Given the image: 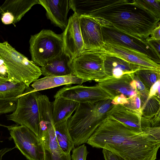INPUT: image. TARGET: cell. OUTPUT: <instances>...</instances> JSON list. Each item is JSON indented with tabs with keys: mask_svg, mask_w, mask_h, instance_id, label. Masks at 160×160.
Instances as JSON below:
<instances>
[{
	"mask_svg": "<svg viewBox=\"0 0 160 160\" xmlns=\"http://www.w3.org/2000/svg\"><path fill=\"white\" fill-rule=\"evenodd\" d=\"M75 10L79 16L93 17L101 25L143 39L149 37L160 20L134 0H78Z\"/></svg>",
	"mask_w": 160,
	"mask_h": 160,
	"instance_id": "cell-1",
	"label": "cell"
},
{
	"mask_svg": "<svg viewBox=\"0 0 160 160\" xmlns=\"http://www.w3.org/2000/svg\"><path fill=\"white\" fill-rule=\"evenodd\" d=\"M86 143L93 148L108 150L125 160H155L160 147V141L108 116Z\"/></svg>",
	"mask_w": 160,
	"mask_h": 160,
	"instance_id": "cell-2",
	"label": "cell"
},
{
	"mask_svg": "<svg viewBox=\"0 0 160 160\" xmlns=\"http://www.w3.org/2000/svg\"><path fill=\"white\" fill-rule=\"evenodd\" d=\"M112 101L108 99L79 104L74 114L67 121L68 130L75 146L87 142L113 106Z\"/></svg>",
	"mask_w": 160,
	"mask_h": 160,
	"instance_id": "cell-3",
	"label": "cell"
},
{
	"mask_svg": "<svg viewBox=\"0 0 160 160\" xmlns=\"http://www.w3.org/2000/svg\"><path fill=\"white\" fill-rule=\"evenodd\" d=\"M0 59L9 81L23 82L27 87L42 75L40 68L18 52L7 41L0 42Z\"/></svg>",
	"mask_w": 160,
	"mask_h": 160,
	"instance_id": "cell-4",
	"label": "cell"
},
{
	"mask_svg": "<svg viewBox=\"0 0 160 160\" xmlns=\"http://www.w3.org/2000/svg\"><path fill=\"white\" fill-rule=\"evenodd\" d=\"M29 42L32 61L38 66H44L64 51L62 34L50 30L43 29L31 35Z\"/></svg>",
	"mask_w": 160,
	"mask_h": 160,
	"instance_id": "cell-5",
	"label": "cell"
},
{
	"mask_svg": "<svg viewBox=\"0 0 160 160\" xmlns=\"http://www.w3.org/2000/svg\"><path fill=\"white\" fill-rule=\"evenodd\" d=\"M31 88L27 87L25 92L19 96L17 101L15 109L7 115L8 120L16 124L26 126L38 137L39 111L38 98V92H30Z\"/></svg>",
	"mask_w": 160,
	"mask_h": 160,
	"instance_id": "cell-6",
	"label": "cell"
},
{
	"mask_svg": "<svg viewBox=\"0 0 160 160\" xmlns=\"http://www.w3.org/2000/svg\"><path fill=\"white\" fill-rule=\"evenodd\" d=\"M104 60L102 52L85 51L72 61V73L85 82H98L108 78L104 71Z\"/></svg>",
	"mask_w": 160,
	"mask_h": 160,
	"instance_id": "cell-7",
	"label": "cell"
},
{
	"mask_svg": "<svg viewBox=\"0 0 160 160\" xmlns=\"http://www.w3.org/2000/svg\"><path fill=\"white\" fill-rule=\"evenodd\" d=\"M11 138L18 148L28 160H44V152L39 138L26 126H8Z\"/></svg>",
	"mask_w": 160,
	"mask_h": 160,
	"instance_id": "cell-8",
	"label": "cell"
},
{
	"mask_svg": "<svg viewBox=\"0 0 160 160\" xmlns=\"http://www.w3.org/2000/svg\"><path fill=\"white\" fill-rule=\"evenodd\" d=\"M104 43L118 44L142 53L160 64V58L146 39L128 34L111 26L101 25Z\"/></svg>",
	"mask_w": 160,
	"mask_h": 160,
	"instance_id": "cell-9",
	"label": "cell"
},
{
	"mask_svg": "<svg viewBox=\"0 0 160 160\" xmlns=\"http://www.w3.org/2000/svg\"><path fill=\"white\" fill-rule=\"evenodd\" d=\"M54 97H62L79 103H93L113 98L98 84L93 86L81 84L73 86H66L59 89Z\"/></svg>",
	"mask_w": 160,
	"mask_h": 160,
	"instance_id": "cell-10",
	"label": "cell"
},
{
	"mask_svg": "<svg viewBox=\"0 0 160 160\" xmlns=\"http://www.w3.org/2000/svg\"><path fill=\"white\" fill-rule=\"evenodd\" d=\"M107 115L132 129L146 133L152 136L153 128L150 119L142 116V113L121 104L114 105Z\"/></svg>",
	"mask_w": 160,
	"mask_h": 160,
	"instance_id": "cell-11",
	"label": "cell"
},
{
	"mask_svg": "<svg viewBox=\"0 0 160 160\" xmlns=\"http://www.w3.org/2000/svg\"><path fill=\"white\" fill-rule=\"evenodd\" d=\"M120 58L131 63L145 68L160 70V65L145 54L119 44L104 43L99 51Z\"/></svg>",
	"mask_w": 160,
	"mask_h": 160,
	"instance_id": "cell-12",
	"label": "cell"
},
{
	"mask_svg": "<svg viewBox=\"0 0 160 160\" xmlns=\"http://www.w3.org/2000/svg\"><path fill=\"white\" fill-rule=\"evenodd\" d=\"M79 22L85 51L101 50L104 42L100 22L95 18L86 16H80Z\"/></svg>",
	"mask_w": 160,
	"mask_h": 160,
	"instance_id": "cell-13",
	"label": "cell"
},
{
	"mask_svg": "<svg viewBox=\"0 0 160 160\" xmlns=\"http://www.w3.org/2000/svg\"><path fill=\"white\" fill-rule=\"evenodd\" d=\"M80 17L74 13L69 18L67 26L62 33L64 51L72 61L85 51L80 31Z\"/></svg>",
	"mask_w": 160,
	"mask_h": 160,
	"instance_id": "cell-14",
	"label": "cell"
},
{
	"mask_svg": "<svg viewBox=\"0 0 160 160\" xmlns=\"http://www.w3.org/2000/svg\"><path fill=\"white\" fill-rule=\"evenodd\" d=\"M134 75V73L118 78H107L98 82V84L113 98L120 94L129 98L138 94Z\"/></svg>",
	"mask_w": 160,
	"mask_h": 160,
	"instance_id": "cell-15",
	"label": "cell"
},
{
	"mask_svg": "<svg viewBox=\"0 0 160 160\" xmlns=\"http://www.w3.org/2000/svg\"><path fill=\"white\" fill-rule=\"evenodd\" d=\"M46 11L47 18L54 25L63 30L68 23L67 16L71 9L69 0H39Z\"/></svg>",
	"mask_w": 160,
	"mask_h": 160,
	"instance_id": "cell-16",
	"label": "cell"
},
{
	"mask_svg": "<svg viewBox=\"0 0 160 160\" xmlns=\"http://www.w3.org/2000/svg\"><path fill=\"white\" fill-rule=\"evenodd\" d=\"M38 138L44 152V160H71L70 153L64 152L56 138L54 126L39 132Z\"/></svg>",
	"mask_w": 160,
	"mask_h": 160,
	"instance_id": "cell-17",
	"label": "cell"
},
{
	"mask_svg": "<svg viewBox=\"0 0 160 160\" xmlns=\"http://www.w3.org/2000/svg\"><path fill=\"white\" fill-rule=\"evenodd\" d=\"M102 52L104 59V71L108 78H119L126 74L134 73L140 69H147L116 56Z\"/></svg>",
	"mask_w": 160,
	"mask_h": 160,
	"instance_id": "cell-18",
	"label": "cell"
},
{
	"mask_svg": "<svg viewBox=\"0 0 160 160\" xmlns=\"http://www.w3.org/2000/svg\"><path fill=\"white\" fill-rule=\"evenodd\" d=\"M85 82L73 74L63 76H46L38 79L31 85L29 92H33L49 89L62 85H81Z\"/></svg>",
	"mask_w": 160,
	"mask_h": 160,
	"instance_id": "cell-19",
	"label": "cell"
},
{
	"mask_svg": "<svg viewBox=\"0 0 160 160\" xmlns=\"http://www.w3.org/2000/svg\"><path fill=\"white\" fill-rule=\"evenodd\" d=\"M72 62L70 56L64 51L60 56L40 68L42 75L46 77L63 76L72 74Z\"/></svg>",
	"mask_w": 160,
	"mask_h": 160,
	"instance_id": "cell-20",
	"label": "cell"
},
{
	"mask_svg": "<svg viewBox=\"0 0 160 160\" xmlns=\"http://www.w3.org/2000/svg\"><path fill=\"white\" fill-rule=\"evenodd\" d=\"M38 4H39V0H6L0 6V13H10L13 17L14 25L32 6Z\"/></svg>",
	"mask_w": 160,
	"mask_h": 160,
	"instance_id": "cell-21",
	"label": "cell"
},
{
	"mask_svg": "<svg viewBox=\"0 0 160 160\" xmlns=\"http://www.w3.org/2000/svg\"><path fill=\"white\" fill-rule=\"evenodd\" d=\"M79 103L62 97L55 98L52 102L54 125L68 121L76 109Z\"/></svg>",
	"mask_w": 160,
	"mask_h": 160,
	"instance_id": "cell-22",
	"label": "cell"
},
{
	"mask_svg": "<svg viewBox=\"0 0 160 160\" xmlns=\"http://www.w3.org/2000/svg\"><path fill=\"white\" fill-rule=\"evenodd\" d=\"M54 125L55 136L59 146L64 152L70 153L75 145L68 130L67 121Z\"/></svg>",
	"mask_w": 160,
	"mask_h": 160,
	"instance_id": "cell-23",
	"label": "cell"
},
{
	"mask_svg": "<svg viewBox=\"0 0 160 160\" xmlns=\"http://www.w3.org/2000/svg\"><path fill=\"white\" fill-rule=\"evenodd\" d=\"M26 88L23 82L15 83L8 81L0 85V100H17Z\"/></svg>",
	"mask_w": 160,
	"mask_h": 160,
	"instance_id": "cell-24",
	"label": "cell"
},
{
	"mask_svg": "<svg viewBox=\"0 0 160 160\" xmlns=\"http://www.w3.org/2000/svg\"><path fill=\"white\" fill-rule=\"evenodd\" d=\"M160 70L148 69H139L135 73L139 79L150 90L151 87L158 80H160Z\"/></svg>",
	"mask_w": 160,
	"mask_h": 160,
	"instance_id": "cell-25",
	"label": "cell"
},
{
	"mask_svg": "<svg viewBox=\"0 0 160 160\" xmlns=\"http://www.w3.org/2000/svg\"><path fill=\"white\" fill-rule=\"evenodd\" d=\"M160 113V97L155 95L148 98L142 109L143 117L152 118Z\"/></svg>",
	"mask_w": 160,
	"mask_h": 160,
	"instance_id": "cell-26",
	"label": "cell"
},
{
	"mask_svg": "<svg viewBox=\"0 0 160 160\" xmlns=\"http://www.w3.org/2000/svg\"><path fill=\"white\" fill-rule=\"evenodd\" d=\"M135 3L160 19V0H134Z\"/></svg>",
	"mask_w": 160,
	"mask_h": 160,
	"instance_id": "cell-27",
	"label": "cell"
},
{
	"mask_svg": "<svg viewBox=\"0 0 160 160\" xmlns=\"http://www.w3.org/2000/svg\"><path fill=\"white\" fill-rule=\"evenodd\" d=\"M128 102L123 105L132 110L142 113L144 103L138 94L128 98Z\"/></svg>",
	"mask_w": 160,
	"mask_h": 160,
	"instance_id": "cell-28",
	"label": "cell"
},
{
	"mask_svg": "<svg viewBox=\"0 0 160 160\" xmlns=\"http://www.w3.org/2000/svg\"><path fill=\"white\" fill-rule=\"evenodd\" d=\"M134 79L135 83L136 90L138 94L144 103L148 99L149 94V90L139 79L134 73Z\"/></svg>",
	"mask_w": 160,
	"mask_h": 160,
	"instance_id": "cell-29",
	"label": "cell"
},
{
	"mask_svg": "<svg viewBox=\"0 0 160 160\" xmlns=\"http://www.w3.org/2000/svg\"><path fill=\"white\" fill-rule=\"evenodd\" d=\"M72 150L71 156L72 160H86L89 152L84 144L80 145L76 148H74Z\"/></svg>",
	"mask_w": 160,
	"mask_h": 160,
	"instance_id": "cell-30",
	"label": "cell"
},
{
	"mask_svg": "<svg viewBox=\"0 0 160 160\" xmlns=\"http://www.w3.org/2000/svg\"><path fill=\"white\" fill-rule=\"evenodd\" d=\"M17 101L0 100V115L13 112L16 108Z\"/></svg>",
	"mask_w": 160,
	"mask_h": 160,
	"instance_id": "cell-31",
	"label": "cell"
},
{
	"mask_svg": "<svg viewBox=\"0 0 160 160\" xmlns=\"http://www.w3.org/2000/svg\"><path fill=\"white\" fill-rule=\"evenodd\" d=\"M146 40L160 58V40L153 39L149 37Z\"/></svg>",
	"mask_w": 160,
	"mask_h": 160,
	"instance_id": "cell-32",
	"label": "cell"
},
{
	"mask_svg": "<svg viewBox=\"0 0 160 160\" xmlns=\"http://www.w3.org/2000/svg\"><path fill=\"white\" fill-rule=\"evenodd\" d=\"M102 152L105 160H125L121 157L105 149H102Z\"/></svg>",
	"mask_w": 160,
	"mask_h": 160,
	"instance_id": "cell-33",
	"label": "cell"
},
{
	"mask_svg": "<svg viewBox=\"0 0 160 160\" xmlns=\"http://www.w3.org/2000/svg\"><path fill=\"white\" fill-rule=\"evenodd\" d=\"M128 98L123 94H120L114 97L112 99V103L114 105H123L128 102Z\"/></svg>",
	"mask_w": 160,
	"mask_h": 160,
	"instance_id": "cell-34",
	"label": "cell"
},
{
	"mask_svg": "<svg viewBox=\"0 0 160 160\" xmlns=\"http://www.w3.org/2000/svg\"><path fill=\"white\" fill-rule=\"evenodd\" d=\"M160 80H159L151 87L148 98L155 95L160 97Z\"/></svg>",
	"mask_w": 160,
	"mask_h": 160,
	"instance_id": "cell-35",
	"label": "cell"
},
{
	"mask_svg": "<svg viewBox=\"0 0 160 160\" xmlns=\"http://www.w3.org/2000/svg\"><path fill=\"white\" fill-rule=\"evenodd\" d=\"M2 15L1 21L4 24L7 25L13 23L14 18L10 13L6 12Z\"/></svg>",
	"mask_w": 160,
	"mask_h": 160,
	"instance_id": "cell-36",
	"label": "cell"
},
{
	"mask_svg": "<svg viewBox=\"0 0 160 160\" xmlns=\"http://www.w3.org/2000/svg\"><path fill=\"white\" fill-rule=\"evenodd\" d=\"M160 23L159 22L151 32L149 38L153 39L160 40Z\"/></svg>",
	"mask_w": 160,
	"mask_h": 160,
	"instance_id": "cell-37",
	"label": "cell"
},
{
	"mask_svg": "<svg viewBox=\"0 0 160 160\" xmlns=\"http://www.w3.org/2000/svg\"><path fill=\"white\" fill-rule=\"evenodd\" d=\"M8 81L7 77L5 76L3 74L0 72V85Z\"/></svg>",
	"mask_w": 160,
	"mask_h": 160,
	"instance_id": "cell-38",
	"label": "cell"
},
{
	"mask_svg": "<svg viewBox=\"0 0 160 160\" xmlns=\"http://www.w3.org/2000/svg\"><path fill=\"white\" fill-rule=\"evenodd\" d=\"M0 126H2V127H6V128H7V127H8L7 126H6L4 125H3L1 123H0Z\"/></svg>",
	"mask_w": 160,
	"mask_h": 160,
	"instance_id": "cell-39",
	"label": "cell"
},
{
	"mask_svg": "<svg viewBox=\"0 0 160 160\" xmlns=\"http://www.w3.org/2000/svg\"><path fill=\"white\" fill-rule=\"evenodd\" d=\"M1 61V60L0 59V62ZM1 65H0V67H1Z\"/></svg>",
	"mask_w": 160,
	"mask_h": 160,
	"instance_id": "cell-40",
	"label": "cell"
},
{
	"mask_svg": "<svg viewBox=\"0 0 160 160\" xmlns=\"http://www.w3.org/2000/svg\"><path fill=\"white\" fill-rule=\"evenodd\" d=\"M2 142V141H0V142Z\"/></svg>",
	"mask_w": 160,
	"mask_h": 160,
	"instance_id": "cell-41",
	"label": "cell"
},
{
	"mask_svg": "<svg viewBox=\"0 0 160 160\" xmlns=\"http://www.w3.org/2000/svg\"></svg>",
	"mask_w": 160,
	"mask_h": 160,
	"instance_id": "cell-42",
	"label": "cell"
}]
</instances>
